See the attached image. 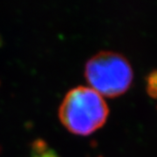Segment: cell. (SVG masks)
Segmentation results:
<instances>
[{"label": "cell", "mask_w": 157, "mask_h": 157, "mask_svg": "<svg viewBox=\"0 0 157 157\" xmlns=\"http://www.w3.org/2000/svg\"><path fill=\"white\" fill-rule=\"evenodd\" d=\"M106 101L92 87L79 86L66 94L59 108L61 123L75 135H87L101 128L107 121Z\"/></svg>", "instance_id": "1"}, {"label": "cell", "mask_w": 157, "mask_h": 157, "mask_svg": "<svg viewBox=\"0 0 157 157\" xmlns=\"http://www.w3.org/2000/svg\"><path fill=\"white\" fill-rule=\"evenodd\" d=\"M85 76L91 87L101 95L116 97L128 89L133 72L128 61L113 52H101L86 64Z\"/></svg>", "instance_id": "2"}, {"label": "cell", "mask_w": 157, "mask_h": 157, "mask_svg": "<svg viewBox=\"0 0 157 157\" xmlns=\"http://www.w3.org/2000/svg\"><path fill=\"white\" fill-rule=\"evenodd\" d=\"M35 147H33L34 157H58L55 153L48 149L46 146H44L43 141L35 142Z\"/></svg>", "instance_id": "3"}, {"label": "cell", "mask_w": 157, "mask_h": 157, "mask_svg": "<svg viewBox=\"0 0 157 157\" xmlns=\"http://www.w3.org/2000/svg\"><path fill=\"white\" fill-rule=\"evenodd\" d=\"M147 90L150 95L153 97H157V71L153 72L147 77Z\"/></svg>", "instance_id": "4"}]
</instances>
